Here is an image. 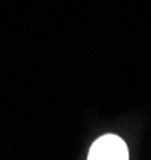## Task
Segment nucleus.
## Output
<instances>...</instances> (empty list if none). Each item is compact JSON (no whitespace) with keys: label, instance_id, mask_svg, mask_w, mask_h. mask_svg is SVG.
<instances>
[{"label":"nucleus","instance_id":"obj_1","mask_svg":"<svg viewBox=\"0 0 151 160\" xmlns=\"http://www.w3.org/2000/svg\"><path fill=\"white\" fill-rule=\"evenodd\" d=\"M88 160H129V148L121 136L105 133L91 144Z\"/></svg>","mask_w":151,"mask_h":160}]
</instances>
